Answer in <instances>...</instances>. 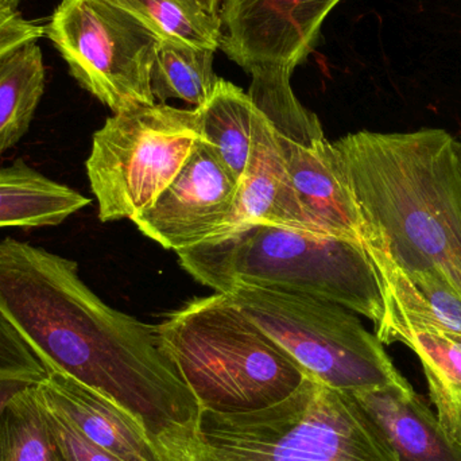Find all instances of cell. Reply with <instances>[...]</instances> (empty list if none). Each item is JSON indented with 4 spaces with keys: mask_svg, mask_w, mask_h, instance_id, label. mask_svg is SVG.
Masks as SVG:
<instances>
[{
    "mask_svg": "<svg viewBox=\"0 0 461 461\" xmlns=\"http://www.w3.org/2000/svg\"><path fill=\"white\" fill-rule=\"evenodd\" d=\"M0 311L49 373L70 376L121 406L161 451L192 444L202 409L156 327L103 303L75 260L3 239Z\"/></svg>",
    "mask_w": 461,
    "mask_h": 461,
    "instance_id": "obj_1",
    "label": "cell"
},
{
    "mask_svg": "<svg viewBox=\"0 0 461 461\" xmlns=\"http://www.w3.org/2000/svg\"><path fill=\"white\" fill-rule=\"evenodd\" d=\"M366 249L405 271L438 270L461 295L459 142L446 130L359 131L333 143Z\"/></svg>",
    "mask_w": 461,
    "mask_h": 461,
    "instance_id": "obj_2",
    "label": "cell"
},
{
    "mask_svg": "<svg viewBox=\"0 0 461 461\" xmlns=\"http://www.w3.org/2000/svg\"><path fill=\"white\" fill-rule=\"evenodd\" d=\"M177 255L186 273L216 293L281 290L339 303L375 325L384 317L381 279L362 241L249 223Z\"/></svg>",
    "mask_w": 461,
    "mask_h": 461,
    "instance_id": "obj_3",
    "label": "cell"
},
{
    "mask_svg": "<svg viewBox=\"0 0 461 461\" xmlns=\"http://www.w3.org/2000/svg\"><path fill=\"white\" fill-rule=\"evenodd\" d=\"M156 330L202 411H262L289 397L309 376L223 293L194 298Z\"/></svg>",
    "mask_w": 461,
    "mask_h": 461,
    "instance_id": "obj_4",
    "label": "cell"
},
{
    "mask_svg": "<svg viewBox=\"0 0 461 461\" xmlns=\"http://www.w3.org/2000/svg\"><path fill=\"white\" fill-rule=\"evenodd\" d=\"M191 452L194 461H400L352 393L311 376L262 411H202Z\"/></svg>",
    "mask_w": 461,
    "mask_h": 461,
    "instance_id": "obj_5",
    "label": "cell"
},
{
    "mask_svg": "<svg viewBox=\"0 0 461 461\" xmlns=\"http://www.w3.org/2000/svg\"><path fill=\"white\" fill-rule=\"evenodd\" d=\"M223 294L325 386L348 393L411 386L379 339L339 303L262 287Z\"/></svg>",
    "mask_w": 461,
    "mask_h": 461,
    "instance_id": "obj_6",
    "label": "cell"
},
{
    "mask_svg": "<svg viewBox=\"0 0 461 461\" xmlns=\"http://www.w3.org/2000/svg\"><path fill=\"white\" fill-rule=\"evenodd\" d=\"M202 140L199 108L167 103L113 113L92 137L86 162L103 223L148 210Z\"/></svg>",
    "mask_w": 461,
    "mask_h": 461,
    "instance_id": "obj_7",
    "label": "cell"
},
{
    "mask_svg": "<svg viewBox=\"0 0 461 461\" xmlns=\"http://www.w3.org/2000/svg\"><path fill=\"white\" fill-rule=\"evenodd\" d=\"M70 75L113 113L156 103L150 76L162 38L108 0H62L45 26Z\"/></svg>",
    "mask_w": 461,
    "mask_h": 461,
    "instance_id": "obj_8",
    "label": "cell"
},
{
    "mask_svg": "<svg viewBox=\"0 0 461 461\" xmlns=\"http://www.w3.org/2000/svg\"><path fill=\"white\" fill-rule=\"evenodd\" d=\"M341 0H223L221 49L247 73L294 70L320 40L325 19Z\"/></svg>",
    "mask_w": 461,
    "mask_h": 461,
    "instance_id": "obj_9",
    "label": "cell"
},
{
    "mask_svg": "<svg viewBox=\"0 0 461 461\" xmlns=\"http://www.w3.org/2000/svg\"><path fill=\"white\" fill-rule=\"evenodd\" d=\"M238 188V181L202 140L175 180L131 221L165 249L183 251L226 229Z\"/></svg>",
    "mask_w": 461,
    "mask_h": 461,
    "instance_id": "obj_10",
    "label": "cell"
},
{
    "mask_svg": "<svg viewBox=\"0 0 461 461\" xmlns=\"http://www.w3.org/2000/svg\"><path fill=\"white\" fill-rule=\"evenodd\" d=\"M278 140L312 232L362 241L357 203L335 145L327 138L312 146Z\"/></svg>",
    "mask_w": 461,
    "mask_h": 461,
    "instance_id": "obj_11",
    "label": "cell"
},
{
    "mask_svg": "<svg viewBox=\"0 0 461 461\" xmlns=\"http://www.w3.org/2000/svg\"><path fill=\"white\" fill-rule=\"evenodd\" d=\"M37 389L50 413L100 448L124 461H164L142 425L100 393L59 373H49Z\"/></svg>",
    "mask_w": 461,
    "mask_h": 461,
    "instance_id": "obj_12",
    "label": "cell"
},
{
    "mask_svg": "<svg viewBox=\"0 0 461 461\" xmlns=\"http://www.w3.org/2000/svg\"><path fill=\"white\" fill-rule=\"evenodd\" d=\"M249 223L311 230L293 186L278 134L258 110L249 162L239 181L232 215L226 229L219 233Z\"/></svg>",
    "mask_w": 461,
    "mask_h": 461,
    "instance_id": "obj_13",
    "label": "cell"
},
{
    "mask_svg": "<svg viewBox=\"0 0 461 461\" xmlns=\"http://www.w3.org/2000/svg\"><path fill=\"white\" fill-rule=\"evenodd\" d=\"M375 420L400 461H461V444L413 387H382L352 393Z\"/></svg>",
    "mask_w": 461,
    "mask_h": 461,
    "instance_id": "obj_14",
    "label": "cell"
},
{
    "mask_svg": "<svg viewBox=\"0 0 461 461\" xmlns=\"http://www.w3.org/2000/svg\"><path fill=\"white\" fill-rule=\"evenodd\" d=\"M366 251L384 292V313L378 324L401 322L461 336V295L446 276L438 270L405 271L382 252Z\"/></svg>",
    "mask_w": 461,
    "mask_h": 461,
    "instance_id": "obj_15",
    "label": "cell"
},
{
    "mask_svg": "<svg viewBox=\"0 0 461 461\" xmlns=\"http://www.w3.org/2000/svg\"><path fill=\"white\" fill-rule=\"evenodd\" d=\"M382 344L402 343L421 360L438 422L461 444V336L401 322H381Z\"/></svg>",
    "mask_w": 461,
    "mask_h": 461,
    "instance_id": "obj_16",
    "label": "cell"
},
{
    "mask_svg": "<svg viewBox=\"0 0 461 461\" xmlns=\"http://www.w3.org/2000/svg\"><path fill=\"white\" fill-rule=\"evenodd\" d=\"M89 204L91 199L46 177L23 159L0 167V229L59 226Z\"/></svg>",
    "mask_w": 461,
    "mask_h": 461,
    "instance_id": "obj_17",
    "label": "cell"
},
{
    "mask_svg": "<svg viewBox=\"0 0 461 461\" xmlns=\"http://www.w3.org/2000/svg\"><path fill=\"white\" fill-rule=\"evenodd\" d=\"M199 113L203 142L239 183L249 162L257 107L247 92L219 78L212 96Z\"/></svg>",
    "mask_w": 461,
    "mask_h": 461,
    "instance_id": "obj_18",
    "label": "cell"
},
{
    "mask_svg": "<svg viewBox=\"0 0 461 461\" xmlns=\"http://www.w3.org/2000/svg\"><path fill=\"white\" fill-rule=\"evenodd\" d=\"M45 92V65L37 42L0 62V156L29 131Z\"/></svg>",
    "mask_w": 461,
    "mask_h": 461,
    "instance_id": "obj_19",
    "label": "cell"
},
{
    "mask_svg": "<svg viewBox=\"0 0 461 461\" xmlns=\"http://www.w3.org/2000/svg\"><path fill=\"white\" fill-rule=\"evenodd\" d=\"M215 53L181 41L162 40L150 76L156 103L178 99L194 108L204 105L219 81L213 70Z\"/></svg>",
    "mask_w": 461,
    "mask_h": 461,
    "instance_id": "obj_20",
    "label": "cell"
},
{
    "mask_svg": "<svg viewBox=\"0 0 461 461\" xmlns=\"http://www.w3.org/2000/svg\"><path fill=\"white\" fill-rule=\"evenodd\" d=\"M37 384L16 394L0 413V461H69L51 428Z\"/></svg>",
    "mask_w": 461,
    "mask_h": 461,
    "instance_id": "obj_21",
    "label": "cell"
},
{
    "mask_svg": "<svg viewBox=\"0 0 461 461\" xmlns=\"http://www.w3.org/2000/svg\"><path fill=\"white\" fill-rule=\"evenodd\" d=\"M293 72L286 67L257 68L249 72L251 84L247 94L279 137L312 146L324 140V131L316 113L303 107L293 92Z\"/></svg>",
    "mask_w": 461,
    "mask_h": 461,
    "instance_id": "obj_22",
    "label": "cell"
},
{
    "mask_svg": "<svg viewBox=\"0 0 461 461\" xmlns=\"http://www.w3.org/2000/svg\"><path fill=\"white\" fill-rule=\"evenodd\" d=\"M148 24L162 40L218 50L223 30L221 16L203 10L196 0H108Z\"/></svg>",
    "mask_w": 461,
    "mask_h": 461,
    "instance_id": "obj_23",
    "label": "cell"
},
{
    "mask_svg": "<svg viewBox=\"0 0 461 461\" xmlns=\"http://www.w3.org/2000/svg\"><path fill=\"white\" fill-rule=\"evenodd\" d=\"M48 374L40 357L0 311V378L40 382Z\"/></svg>",
    "mask_w": 461,
    "mask_h": 461,
    "instance_id": "obj_24",
    "label": "cell"
},
{
    "mask_svg": "<svg viewBox=\"0 0 461 461\" xmlns=\"http://www.w3.org/2000/svg\"><path fill=\"white\" fill-rule=\"evenodd\" d=\"M45 35V26L24 19L18 10L0 7V62Z\"/></svg>",
    "mask_w": 461,
    "mask_h": 461,
    "instance_id": "obj_25",
    "label": "cell"
},
{
    "mask_svg": "<svg viewBox=\"0 0 461 461\" xmlns=\"http://www.w3.org/2000/svg\"><path fill=\"white\" fill-rule=\"evenodd\" d=\"M48 411V409H46ZM49 413L51 428L69 461H124L84 438L75 427L54 413Z\"/></svg>",
    "mask_w": 461,
    "mask_h": 461,
    "instance_id": "obj_26",
    "label": "cell"
},
{
    "mask_svg": "<svg viewBox=\"0 0 461 461\" xmlns=\"http://www.w3.org/2000/svg\"><path fill=\"white\" fill-rule=\"evenodd\" d=\"M37 382L22 378H0V413L5 406L19 393L23 392L30 384Z\"/></svg>",
    "mask_w": 461,
    "mask_h": 461,
    "instance_id": "obj_27",
    "label": "cell"
},
{
    "mask_svg": "<svg viewBox=\"0 0 461 461\" xmlns=\"http://www.w3.org/2000/svg\"><path fill=\"white\" fill-rule=\"evenodd\" d=\"M192 444H176L162 449L164 461H194L191 452Z\"/></svg>",
    "mask_w": 461,
    "mask_h": 461,
    "instance_id": "obj_28",
    "label": "cell"
},
{
    "mask_svg": "<svg viewBox=\"0 0 461 461\" xmlns=\"http://www.w3.org/2000/svg\"><path fill=\"white\" fill-rule=\"evenodd\" d=\"M196 2L203 10L207 11V13L213 14V15H219L223 0H196Z\"/></svg>",
    "mask_w": 461,
    "mask_h": 461,
    "instance_id": "obj_29",
    "label": "cell"
},
{
    "mask_svg": "<svg viewBox=\"0 0 461 461\" xmlns=\"http://www.w3.org/2000/svg\"><path fill=\"white\" fill-rule=\"evenodd\" d=\"M21 2L22 0H0V7L8 8V10H18Z\"/></svg>",
    "mask_w": 461,
    "mask_h": 461,
    "instance_id": "obj_30",
    "label": "cell"
},
{
    "mask_svg": "<svg viewBox=\"0 0 461 461\" xmlns=\"http://www.w3.org/2000/svg\"><path fill=\"white\" fill-rule=\"evenodd\" d=\"M459 156H460V164H461V140L459 142Z\"/></svg>",
    "mask_w": 461,
    "mask_h": 461,
    "instance_id": "obj_31",
    "label": "cell"
}]
</instances>
